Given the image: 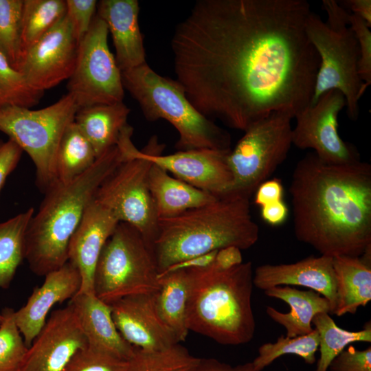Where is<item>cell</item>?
<instances>
[{"instance_id":"6da1fadb","label":"cell","mask_w":371,"mask_h":371,"mask_svg":"<svg viewBox=\"0 0 371 371\" xmlns=\"http://www.w3.org/2000/svg\"><path fill=\"white\" fill-rule=\"evenodd\" d=\"M306 0H199L171 40L176 80L193 106L245 131L311 101L319 58Z\"/></svg>"},{"instance_id":"7a4b0ae2","label":"cell","mask_w":371,"mask_h":371,"mask_svg":"<svg viewBox=\"0 0 371 371\" xmlns=\"http://www.w3.org/2000/svg\"><path fill=\"white\" fill-rule=\"evenodd\" d=\"M289 191L298 240L332 257L371 248L368 163L328 164L310 153L297 163Z\"/></svg>"},{"instance_id":"3957f363","label":"cell","mask_w":371,"mask_h":371,"mask_svg":"<svg viewBox=\"0 0 371 371\" xmlns=\"http://www.w3.org/2000/svg\"><path fill=\"white\" fill-rule=\"evenodd\" d=\"M117 144L98 157L83 174L45 193L25 234V254L31 271L45 276L68 261L70 239L103 181L125 159Z\"/></svg>"},{"instance_id":"277c9868","label":"cell","mask_w":371,"mask_h":371,"mask_svg":"<svg viewBox=\"0 0 371 371\" xmlns=\"http://www.w3.org/2000/svg\"><path fill=\"white\" fill-rule=\"evenodd\" d=\"M258 238L249 199L227 194L179 215L159 218L153 251L159 273L174 264L224 247L249 249Z\"/></svg>"},{"instance_id":"5b68a950","label":"cell","mask_w":371,"mask_h":371,"mask_svg":"<svg viewBox=\"0 0 371 371\" xmlns=\"http://www.w3.org/2000/svg\"><path fill=\"white\" fill-rule=\"evenodd\" d=\"M188 330L216 342L238 346L251 341L256 322L251 296L254 271L250 261L227 270L213 264L186 270Z\"/></svg>"},{"instance_id":"8992f818","label":"cell","mask_w":371,"mask_h":371,"mask_svg":"<svg viewBox=\"0 0 371 371\" xmlns=\"http://www.w3.org/2000/svg\"><path fill=\"white\" fill-rule=\"evenodd\" d=\"M121 74L124 90L137 100L146 120L164 119L176 128L179 151L231 149L229 134L193 106L176 80L158 74L147 63Z\"/></svg>"},{"instance_id":"52a82bcc","label":"cell","mask_w":371,"mask_h":371,"mask_svg":"<svg viewBox=\"0 0 371 371\" xmlns=\"http://www.w3.org/2000/svg\"><path fill=\"white\" fill-rule=\"evenodd\" d=\"M322 5L326 21L311 11L305 25L307 37L319 58L310 104L329 90H338L345 98L349 118L356 120L359 100L367 88L359 74L358 42L349 25V12L339 1L323 0Z\"/></svg>"},{"instance_id":"ba28073f","label":"cell","mask_w":371,"mask_h":371,"mask_svg":"<svg viewBox=\"0 0 371 371\" xmlns=\"http://www.w3.org/2000/svg\"><path fill=\"white\" fill-rule=\"evenodd\" d=\"M158 274L152 248L136 228L120 222L100 254L93 293L108 304L127 296L156 293Z\"/></svg>"},{"instance_id":"9c48e42d","label":"cell","mask_w":371,"mask_h":371,"mask_svg":"<svg viewBox=\"0 0 371 371\" xmlns=\"http://www.w3.org/2000/svg\"><path fill=\"white\" fill-rule=\"evenodd\" d=\"M78 110L71 95L38 110L6 106L0 107V131L15 142L32 159L36 184L45 193L55 186V157L67 126Z\"/></svg>"},{"instance_id":"30bf717a","label":"cell","mask_w":371,"mask_h":371,"mask_svg":"<svg viewBox=\"0 0 371 371\" xmlns=\"http://www.w3.org/2000/svg\"><path fill=\"white\" fill-rule=\"evenodd\" d=\"M276 112L251 124L227 156L233 176L228 194L250 199L286 159L292 144L291 120Z\"/></svg>"},{"instance_id":"8fae6325","label":"cell","mask_w":371,"mask_h":371,"mask_svg":"<svg viewBox=\"0 0 371 371\" xmlns=\"http://www.w3.org/2000/svg\"><path fill=\"white\" fill-rule=\"evenodd\" d=\"M133 145L124 160L101 183L94 200L108 209L119 222L130 224L152 248L158 217L148 186L152 162Z\"/></svg>"},{"instance_id":"7c38bea8","label":"cell","mask_w":371,"mask_h":371,"mask_svg":"<svg viewBox=\"0 0 371 371\" xmlns=\"http://www.w3.org/2000/svg\"><path fill=\"white\" fill-rule=\"evenodd\" d=\"M109 30L97 14L78 43L76 65L68 79V93L78 109L123 102L124 89L121 70L107 42Z\"/></svg>"},{"instance_id":"4fadbf2b","label":"cell","mask_w":371,"mask_h":371,"mask_svg":"<svg viewBox=\"0 0 371 371\" xmlns=\"http://www.w3.org/2000/svg\"><path fill=\"white\" fill-rule=\"evenodd\" d=\"M346 107L343 94L329 90L297 113L292 128V144L300 149H312L322 161L344 164L360 160L356 148L338 133V115Z\"/></svg>"},{"instance_id":"5bb4252c","label":"cell","mask_w":371,"mask_h":371,"mask_svg":"<svg viewBox=\"0 0 371 371\" xmlns=\"http://www.w3.org/2000/svg\"><path fill=\"white\" fill-rule=\"evenodd\" d=\"M165 146L152 136L139 155L175 177L217 197L227 194L233 176L227 161L229 150L210 148L162 155Z\"/></svg>"},{"instance_id":"9a60e30c","label":"cell","mask_w":371,"mask_h":371,"mask_svg":"<svg viewBox=\"0 0 371 371\" xmlns=\"http://www.w3.org/2000/svg\"><path fill=\"white\" fill-rule=\"evenodd\" d=\"M78 47L65 16L23 53L18 71L31 88L44 92L69 78L76 65Z\"/></svg>"},{"instance_id":"2e32d148","label":"cell","mask_w":371,"mask_h":371,"mask_svg":"<svg viewBox=\"0 0 371 371\" xmlns=\"http://www.w3.org/2000/svg\"><path fill=\"white\" fill-rule=\"evenodd\" d=\"M87 346L76 313L69 304L55 310L28 347L19 371H63Z\"/></svg>"},{"instance_id":"e0dca14e","label":"cell","mask_w":371,"mask_h":371,"mask_svg":"<svg viewBox=\"0 0 371 371\" xmlns=\"http://www.w3.org/2000/svg\"><path fill=\"white\" fill-rule=\"evenodd\" d=\"M155 294L127 296L110 304L121 335L131 346L144 351L162 350L179 343L158 312Z\"/></svg>"},{"instance_id":"ac0fdd59","label":"cell","mask_w":371,"mask_h":371,"mask_svg":"<svg viewBox=\"0 0 371 371\" xmlns=\"http://www.w3.org/2000/svg\"><path fill=\"white\" fill-rule=\"evenodd\" d=\"M82 280L77 268L67 261L45 276L26 303L14 311V319L25 345L29 347L44 326L47 315L56 304L71 300L80 289Z\"/></svg>"},{"instance_id":"d6986e66","label":"cell","mask_w":371,"mask_h":371,"mask_svg":"<svg viewBox=\"0 0 371 371\" xmlns=\"http://www.w3.org/2000/svg\"><path fill=\"white\" fill-rule=\"evenodd\" d=\"M120 222L93 199L68 247V261L78 270L82 280L78 293L93 292V276L102 250Z\"/></svg>"},{"instance_id":"ffe728a7","label":"cell","mask_w":371,"mask_h":371,"mask_svg":"<svg viewBox=\"0 0 371 371\" xmlns=\"http://www.w3.org/2000/svg\"><path fill=\"white\" fill-rule=\"evenodd\" d=\"M253 282L262 291L282 285L309 288L328 299L333 314L336 282L332 256L321 255L289 264L262 265L255 269Z\"/></svg>"},{"instance_id":"44dd1931","label":"cell","mask_w":371,"mask_h":371,"mask_svg":"<svg viewBox=\"0 0 371 371\" xmlns=\"http://www.w3.org/2000/svg\"><path fill=\"white\" fill-rule=\"evenodd\" d=\"M97 15L107 25L115 49V60L121 71L146 63L143 36L138 23L137 0H102Z\"/></svg>"},{"instance_id":"7402d4cb","label":"cell","mask_w":371,"mask_h":371,"mask_svg":"<svg viewBox=\"0 0 371 371\" xmlns=\"http://www.w3.org/2000/svg\"><path fill=\"white\" fill-rule=\"evenodd\" d=\"M85 335L87 345L117 359L128 361L135 348L128 343L118 331L111 308L93 292L77 293L70 300Z\"/></svg>"},{"instance_id":"603a6c76","label":"cell","mask_w":371,"mask_h":371,"mask_svg":"<svg viewBox=\"0 0 371 371\" xmlns=\"http://www.w3.org/2000/svg\"><path fill=\"white\" fill-rule=\"evenodd\" d=\"M270 297L281 300L289 304L291 311L282 313L272 306L266 308L267 315L286 330V336L294 337L307 335L314 329L311 324L315 315L320 313L332 314L327 298L309 289L299 290L289 286H278L264 291Z\"/></svg>"},{"instance_id":"cb8c5ba5","label":"cell","mask_w":371,"mask_h":371,"mask_svg":"<svg viewBox=\"0 0 371 371\" xmlns=\"http://www.w3.org/2000/svg\"><path fill=\"white\" fill-rule=\"evenodd\" d=\"M148 186L159 219L179 215L217 198L171 176L153 163L148 173Z\"/></svg>"},{"instance_id":"d4e9b609","label":"cell","mask_w":371,"mask_h":371,"mask_svg":"<svg viewBox=\"0 0 371 371\" xmlns=\"http://www.w3.org/2000/svg\"><path fill=\"white\" fill-rule=\"evenodd\" d=\"M336 282V304L333 314H355L371 300L370 260L362 256L333 257Z\"/></svg>"},{"instance_id":"484cf974","label":"cell","mask_w":371,"mask_h":371,"mask_svg":"<svg viewBox=\"0 0 371 371\" xmlns=\"http://www.w3.org/2000/svg\"><path fill=\"white\" fill-rule=\"evenodd\" d=\"M130 109L123 102L97 104L79 109L74 122L91 144L97 158L117 144L129 125Z\"/></svg>"},{"instance_id":"4316f807","label":"cell","mask_w":371,"mask_h":371,"mask_svg":"<svg viewBox=\"0 0 371 371\" xmlns=\"http://www.w3.org/2000/svg\"><path fill=\"white\" fill-rule=\"evenodd\" d=\"M159 289L156 293L158 312L174 333L177 341H184L188 334L186 307L188 276L186 270H179L158 276Z\"/></svg>"},{"instance_id":"83f0119b","label":"cell","mask_w":371,"mask_h":371,"mask_svg":"<svg viewBox=\"0 0 371 371\" xmlns=\"http://www.w3.org/2000/svg\"><path fill=\"white\" fill-rule=\"evenodd\" d=\"M96 159L91 144L75 122H72L65 128L56 150L55 186L67 183L77 178L85 172Z\"/></svg>"},{"instance_id":"f1b7e54d","label":"cell","mask_w":371,"mask_h":371,"mask_svg":"<svg viewBox=\"0 0 371 371\" xmlns=\"http://www.w3.org/2000/svg\"><path fill=\"white\" fill-rule=\"evenodd\" d=\"M34 214V208L31 207L0 223V289L10 286L25 259V234Z\"/></svg>"},{"instance_id":"f546056e","label":"cell","mask_w":371,"mask_h":371,"mask_svg":"<svg viewBox=\"0 0 371 371\" xmlns=\"http://www.w3.org/2000/svg\"><path fill=\"white\" fill-rule=\"evenodd\" d=\"M312 324L319 335V358L315 371H327L331 361L345 348L354 342H371V324L362 330L349 331L339 328L330 314L320 313L314 316Z\"/></svg>"},{"instance_id":"4dcf8cb0","label":"cell","mask_w":371,"mask_h":371,"mask_svg":"<svg viewBox=\"0 0 371 371\" xmlns=\"http://www.w3.org/2000/svg\"><path fill=\"white\" fill-rule=\"evenodd\" d=\"M65 15V0H23L21 14V56L60 22Z\"/></svg>"},{"instance_id":"1f68e13d","label":"cell","mask_w":371,"mask_h":371,"mask_svg":"<svg viewBox=\"0 0 371 371\" xmlns=\"http://www.w3.org/2000/svg\"><path fill=\"white\" fill-rule=\"evenodd\" d=\"M200 359L179 343L155 351L135 348L126 371H194Z\"/></svg>"},{"instance_id":"d6a6232c","label":"cell","mask_w":371,"mask_h":371,"mask_svg":"<svg viewBox=\"0 0 371 371\" xmlns=\"http://www.w3.org/2000/svg\"><path fill=\"white\" fill-rule=\"evenodd\" d=\"M318 348L319 335L315 328L307 335L294 337L282 335L275 343L262 344L252 363L257 370L262 371L278 357L293 354L303 359L306 363L313 365L316 361L315 354Z\"/></svg>"},{"instance_id":"836d02e7","label":"cell","mask_w":371,"mask_h":371,"mask_svg":"<svg viewBox=\"0 0 371 371\" xmlns=\"http://www.w3.org/2000/svg\"><path fill=\"white\" fill-rule=\"evenodd\" d=\"M23 0H0V52L16 70L21 58Z\"/></svg>"},{"instance_id":"e575fe53","label":"cell","mask_w":371,"mask_h":371,"mask_svg":"<svg viewBox=\"0 0 371 371\" xmlns=\"http://www.w3.org/2000/svg\"><path fill=\"white\" fill-rule=\"evenodd\" d=\"M43 92L31 88L22 74L0 52V107L30 108L38 103Z\"/></svg>"},{"instance_id":"d590c367","label":"cell","mask_w":371,"mask_h":371,"mask_svg":"<svg viewBox=\"0 0 371 371\" xmlns=\"http://www.w3.org/2000/svg\"><path fill=\"white\" fill-rule=\"evenodd\" d=\"M14 310L5 308L0 326V371H19L28 347L14 319Z\"/></svg>"},{"instance_id":"8d00e7d4","label":"cell","mask_w":371,"mask_h":371,"mask_svg":"<svg viewBox=\"0 0 371 371\" xmlns=\"http://www.w3.org/2000/svg\"><path fill=\"white\" fill-rule=\"evenodd\" d=\"M127 367L128 361L87 345L74 355L63 371H126Z\"/></svg>"},{"instance_id":"74e56055","label":"cell","mask_w":371,"mask_h":371,"mask_svg":"<svg viewBox=\"0 0 371 371\" xmlns=\"http://www.w3.org/2000/svg\"><path fill=\"white\" fill-rule=\"evenodd\" d=\"M66 17L68 19L73 35L77 42L88 32L97 10L95 0H65Z\"/></svg>"},{"instance_id":"f35d334b","label":"cell","mask_w":371,"mask_h":371,"mask_svg":"<svg viewBox=\"0 0 371 371\" xmlns=\"http://www.w3.org/2000/svg\"><path fill=\"white\" fill-rule=\"evenodd\" d=\"M349 25L352 30L359 46V74L368 87L371 84V31L370 26L361 18L349 12Z\"/></svg>"},{"instance_id":"ab89813d","label":"cell","mask_w":371,"mask_h":371,"mask_svg":"<svg viewBox=\"0 0 371 371\" xmlns=\"http://www.w3.org/2000/svg\"><path fill=\"white\" fill-rule=\"evenodd\" d=\"M327 371H371V346L358 350L350 346L330 362Z\"/></svg>"},{"instance_id":"60d3db41","label":"cell","mask_w":371,"mask_h":371,"mask_svg":"<svg viewBox=\"0 0 371 371\" xmlns=\"http://www.w3.org/2000/svg\"><path fill=\"white\" fill-rule=\"evenodd\" d=\"M23 150L13 140H0V191L9 175L15 169Z\"/></svg>"},{"instance_id":"b9f144b4","label":"cell","mask_w":371,"mask_h":371,"mask_svg":"<svg viewBox=\"0 0 371 371\" xmlns=\"http://www.w3.org/2000/svg\"><path fill=\"white\" fill-rule=\"evenodd\" d=\"M254 194V203L262 207L282 200L283 186L278 179H267L258 187Z\"/></svg>"},{"instance_id":"7bdbcfd3","label":"cell","mask_w":371,"mask_h":371,"mask_svg":"<svg viewBox=\"0 0 371 371\" xmlns=\"http://www.w3.org/2000/svg\"><path fill=\"white\" fill-rule=\"evenodd\" d=\"M243 262L241 249L234 246L222 248L217 251L213 265L221 270H227Z\"/></svg>"},{"instance_id":"ee69618b","label":"cell","mask_w":371,"mask_h":371,"mask_svg":"<svg viewBox=\"0 0 371 371\" xmlns=\"http://www.w3.org/2000/svg\"><path fill=\"white\" fill-rule=\"evenodd\" d=\"M194 371H258L252 361L232 366L216 359H200L199 363Z\"/></svg>"},{"instance_id":"f6af8a7d","label":"cell","mask_w":371,"mask_h":371,"mask_svg":"<svg viewBox=\"0 0 371 371\" xmlns=\"http://www.w3.org/2000/svg\"><path fill=\"white\" fill-rule=\"evenodd\" d=\"M261 216L268 224L276 226L283 223L288 216V207L283 200L260 207Z\"/></svg>"},{"instance_id":"bcb514c9","label":"cell","mask_w":371,"mask_h":371,"mask_svg":"<svg viewBox=\"0 0 371 371\" xmlns=\"http://www.w3.org/2000/svg\"><path fill=\"white\" fill-rule=\"evenodd\" d=\"M217 251L218 250L213 251L210 253L188 258L174 264L168 267L164 271L159 273L158 276L179 270H188L208 267L214 262Z\"/></svg>"},{"instance_id":"7dc6e473","label":"cell","mask_w":371,"mask_h":371,"mask_svg":"<svg viewBox=\"0 0 371 371\" xmlns=\"http://www.w3.org/2000/svg\"><path fill=\"white\" fill-rule=\"evenodd\" d=\"M346 10L348 9L351 14L363 20L371 26V1L370 0H344L339 1Z\"/></svg>"},{"instance_id":"c3c4849f","label":"cell","mask_w":371,"mask_h":371,"mask_svg":"<svg viewBox=\"0 0 371 371\" xmlns=\"http://www.w3.org/2000/svg\"><path fill=\"white\" fill-rule=\"evenodd\" d=\"M1 319H2V316L1 315H0V326H1Z\"/></svg>"}]
</instances>
